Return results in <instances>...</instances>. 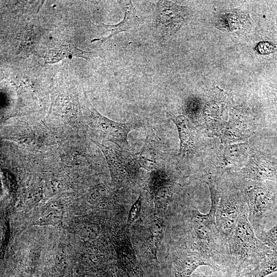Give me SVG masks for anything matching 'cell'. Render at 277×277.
Returning <instances> with one entry per match:
<instances>
[{"mask_svg":"<svg viewBox=\"0 0 277 277\" xmlns=\"http://www.w3.org/2000/svg\"><path fill=\"white\" fill-rule=\"evenodd\" d=\"M248 213L246 207L232 233L225 242V260L228 259L233 265L237 274L273 251L256 236Z\"/></svg>","mask_w":277,"mask_h":277,"instance_id":"obj_1","label":"cell"},{"mask_svg":"<svg viewBox=\"0 0 277 277\" xmlns=\"http://www.w3.org/2000/svg\"><path fill=\"white\" fill-rule=\"evenodd\" d=\"M246 199L249 222L255 233L262 235L277 220V193L271 187L255 185L247 189Z\"/></svg>","mask_w":277,"mask_h":277,"instance_id":"obj_2","label":"cell"},{"mask_svg":"<svg viewBox=\"0 0 277 277\" xmlns=\"http://www.w3.org/2000/svg\"><path fill=\"white\" fill-rule=\"evenodd\" d=\"M155 25L163 41L171 38L187 20L189 12L186 6L171 1H159L156 7Z\"/></svg>","mask_w":277,"mask_h":277,"instance_id":"obj_3","label":"cell"},{"mask_svg":"<svg viewBox=\"0 0 277 277\" xmlns=\"http://www.w3.org/2000/svg\"><path fill=\"white\" fill-rule=\"evenodd\" d=\"M246 207L235 197L220 194L216 205L215 222L220 234L225 242L231 235Z\"/></svg>","mask_w":277,"mask_h":277,"instance_id":"obj_4","label":"cell"},{"mask_svg":"<svg viewBox=\"0 0 277 277\" xmlns=\"http://www.w3.org/2000/svg\"><path fill=\"white\" fill-rule=\"evenodd\" d=\"M215 22L217 28L233 36L246 34L252 26L249 14L238 9L221 11Z\"/></svg>","mask_w":277,"mask_h":277,"instance_id":"obj_5","label":"cell"},{"mask_svg":"<svg viewBox=\"0 0 277 277\" xmlns=\"http://www.w3.org/2000/svg\"><path fill=\"white\" fill-rule=\"evenodd\" d=\"M118 2L125 11L123 20L115 25L103 24V27L109 32L108 35L105 37L95 38L91 41V43L96 41L105 42L117 34L133 29L142 24V18L137 10L134 7L131 1H120Z\"/></svg>","mask_w":277,"mask_h":277,"instance_id":"obj_6","label":"cell"},{"mask_svg":"<svg viewBox=\"0 0 277 277\" xmlns=\"http://www.w3.org/2000/svg\"><path fill=\"white\" fill-rule=\"evenodd\" d=\"M244 173L246 177L258 181H277V169L267 161L258 158L250 161Z\"/></svg>","mask_w":277,"mask_h":277,"instance_id":"obj_7","label":"cell"},{"mask_svg":"<svg viewBox=\"0 0 277 277\" xmlns=\"http://www.w3.org/2000/svg\"><path fill=\"white\" fill-rule=\"evenodd\" d=\"M276 271L277 251H272L238 275L239 277H265Z\"/></svg>","mask_w":277,"mask_h":277,"instance_id":"obj_8","label":"cell"},{"mask_svg":"<svg viewBox=\"0 0 277 277\" xmlns=\"http://www.w3.org/2000/svg\"><path fill=\"white\" fill-rule=\"evenodd\" d=\"M92 112L106 133L111 135L117 143L123 146H128L127 136L133 125L111 121L98 113L92 107Z\"/></svg>","mask_w":277,"mask_h":277,"instance_id":"obj_9","label":"cell"},{"mask_svg":"<svg viewBox=\"0 0 277 277\" xmlns=\"http://www.w3.org/2000/svg\"><path fill=\"white\" fill-rule=\"evenodd\" d=\"M171 117L179 133L180 154L184 155L192 149L194 143L195 137L192 127L189 121L184 115L171 116Z\"/></svg>","mask_w":277,"mask_h":277,"instance_id":"obj_10","label":"cell"},{"mask_svg":"<svg viewBox=\"0 0 277 277\" xmlns=\"http://www.w3.org/2000/svg\"><path fill=\"white\" fill-rule=\"evenodd\" d=\"M89 52L84 51L72 43L61 44L50 49L44 58L45 63L53 64L63 58L73 56L89 59Z\"/></svg>","mask_w":277,"mask_h":277,"instance_id":"obj_11","label":"cell"},{"mask_svg":"<svg viewBox=\"0 0 277 277\" xmlns=\"http://www.w3.org/2000/svg\"><path fill=\"white\" fill-rule=\"evenodd\" d=\"M206 265L214 268L212 264L199 252L191 253L181 257L177 261L176 270L180 277H189L200 266Z\"/></svg>","mask_w":277,"mask_h":277,"instance_id":"obj_12","label":"cell"},{"mask_svg":"<svg viewBox=\"0 0 277 277\" xmlns=\"http://www.w3.org/2000/svg\"><path fill=\"white\" fill-rule=\"evenodd\" d=\"M121 263L129 277L136 276L137 264L134 252L128 238L125 237L119 248Z\"/></svg>","mask_w":277,"mask_h":277,"instance_id":"obj_13","label":"cell"},{"mask_svg":"<svg viewBox=\"0 0 277 277\" xmlns=\"http://www.w3.org/2000/svg\"><path fill=\"white\" fill-rule=\"evenodd\" d=\"M148 230L149 233L148 245L152 252L156 254L163 237V221L158 217L153 218L149 223Z\"/></svg>","mask_w":277,"mask_h":277,"instance_id":"obj_14","label":"cell"},{"mask_svg":"<svg viewBox=\"0 0 277 277\" xmlns=\"http://www.w3.org/2000/svg\"><path fill=\"white\" fill-rule=\"evenodd\" d=\"M247 147L245 144H240L227 147L226 152L227 159L230 163H238L244 160L247 153Z\"/></svg>","mask_w":277,"mask_h":277,"instance_id":"obj_15","label":"cell"},{"mask_svg":"<svg viewBox=\"0 0 277 277\" xmlns=\"http://www.w3.org/2000/svg\"><path fill=\"white\" fill-rule=\"evenodd\" d=\"M155 205L159 209L166 207L171 197V192L168 187H163L155 194Z\"/></svg>","mask_w":277,"mask_h":277,"instance_id":"obj_16","label":"cell"},{"mask_svg":"<svg viewBox=\"0 0 277 277\" xmlns=\"http://www.w3.org/2000/svg\"><path fill=\"white\" fill-rule=\"evenodd\" d=\"M261 240L271 250L277 251V223L261 236Z\"/></svg>","mask_w":277,"mask_h":277,"instance_id":"obj_17","label":"cell"},{"mask_svg":"<svg viewBox=\"0 0 277 277\" xmlns=\"http://www.w3.org/2000/svg\"><path fill=\"white\" fill-rule=\"evenodd\" d=\"M142 203V197L140 195L131 206L127 219V226H130L139 217Z\"/></svg>","mask_w":277,"mask_h":277,"instance_id":"obj_18","label":"cell"},{"mask_svg":"<svg viewBox=\"0 0 277 277\" xmlns=\"http://www.w3.org/2000/svg\"><path fill=\"white\" fill-rule=\"evenodd\" d=\"M255 50L260 54H269L274 53L277 50V45L272 42L263 41L257 44Z\"/></svg>","mask_w":277,"mask_h":277,"instance_id":"obj_19","label":"cell"},{"mask_svg":"<svg viewBox=\"0 0 277 277\" xmlns=\"http://www.w3.org/2000/svg\"><path fill=\"white\" fill-rule=\"evenodd\" d=\"M97 228L95 226L88 225L84 227L81 233L82 236L88 238H93L97 235Z\"/></svg>","mask_w":277,"mask_h":277,"instance_id":"obj_20","label":"cell"},{"mask_svg":"<svg viewBox=\"0 0 277 277\" xmlns=\"http://www.w3.org/2000/svg\"><path fill=\"white\" fill-rule=\"evenodd\" d=\"M198 277H219L216 275L214 273H212L211 274L199 275Z\"/></svg>","mask_w":277,"mask_h":277,"instance_id":"obj_21","label":"cell"},{"mask_svg":"<svg viewBox=\"0 0 277 277\" xmlns=\"http://www.w3.org/2000/svg\"><path fill=\"white\" fill-rule=\"evenodd\" d=\"M275 113L277 117V97L275 98Z\"/></svg>","mask_w":277,"mask_h":277,"instance_id":"obj_22","label":"cell"}]
</instances>
